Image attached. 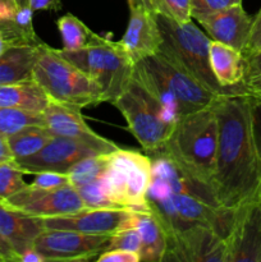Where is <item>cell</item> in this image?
I'll return each mask as SVG.
<instances>
[{
  "mask_svg": "<svg viewBox=\"0 0 261 262\" xmlns=\"http://www.w3.org/2000/svg\"><path fill=\"white\" fill-rule=\"evenodd\" d=\"M217 151L212 189L217 202L235 210L261 200V159L252 123V96L247 92L217 96Z\"/></svg>",
  "mask_w": 261,
  "mask_h": 262,
  "instance_id": "obj_1",
  "label": "cell"
},
{
  "mask_svg": "<svg viewBox=\"0 0 261 262\" xmlns=\"http://www.w3.org/2000/svg\"><path fill=\"white\" fill-rule=\"evenodd\" d=\"M135 76L159 100L174 124L184 115L210 106L217 97L160 51L137 61Z\"/></svg>",
  "mask_w": 261,
  "mask_h": 262,
  "instance_id": "obj_2",
  "label": "cell"
},
{
  "mask_svg": "<svg viewBox=\"0 0 261 262\" xmlns=\"http://www.w3.org/2000/svg\"><path fill=\"white\" fill-rule=\"evenodd\" d=\"M159 150L212 187L217 151V119L212 105L177 120Z\"/></svg>",
  "mask_w": 261,
  "mask_h": 262,
  "instance_id": "obj_3",
  "label": "cell"
},
{
  "mask_svg": "<svg viewBox=\"0 0 261 262\" xmlns=\"http://www.w3.org/2000/svg\"><path fill=\"white\" fill-rule=\"evenodd\" d=\"M156 17L163 37L159 49L161 54L216 96L247 92L245 86L225 89L217 82L210 64L211 38L192 20L178 23L165 15L158 14Z\"/></svg>",
  "mask_w": 261,
  "mask_h": 262,
  "instance_id": "obj_4",
  "label": "cell"
},
{
  "mask_svg": "<svg viewBox=\"0 0 261 262\" xmlns=\"http://www.w3.org/2000/svg\"><path fill=\"white\" fill-rule=\"evenodd\" d=\"M146 202L148 210L163 225L166 237L196 225H205L216 230L227 239L234 215V210L210 206L189 194L174 193L153 178L146 194Z\"/></svg>",
  "mask_w": 261,
  "mask_h": 262,
  "instance_id": "obj_5",
  "label": "cell"
},
{
  "mask_svg": "<svg viewBox=\"0 0 261 262\" xmlns=\"http://www.w3.org/2000/svg\"><path fill=\"white\" fill-rule=\"evenodd\" d=\"M59 53L96 82L104 102L112 104L133 78L135 63L119 41H112L95 32L84 48L76 51L60 49Z\"/></svg>",
  "mask_w": 261,
  "mask_h": 262,
  "instance_id": "obj_6",
  "label": "cell"
},
{
  "mask_svg": "<svg viewBox=\"0 0 261 262\" xmlns=\"http://www.w3.org/2000/svg\"><path fill=\"white\" fill-rule=\"evenodd\" d=\"M32 78L42 87L50 101L82 109L104 102L95 81L79 71L58 49L44 43L32 72Z\"/></svg>",
  "mask_w": 261,
  "mask_h": 262,
  "instance_id": "obj_7",
  "label": "cell"
},
{
  "mask_svg": "<svg viewBox=\"0 0 261 262\" xmlns=\"http://www.w3.org/2000/svg\"><path fill=\"white\" fill-rule=\"evenodd\" d=\"M124 117L128 130L146 154L163 147L174 123L169 120L163 105L133 73L127 89L112 102Z\"/></svg>",
  "mask_w": 261,
  "mask_h": 262,
  "instance_id": "obj_8",
  "label": "cell"
},
{
  "mask_svg": "<svg viewBox=\"0 0 261 262\" xmlns=\"http://www.w3.org/2000/svg\"><path fill=\"white\" fill-rule=\"evenodd\" d=\"M153 178V164L148 155L118 148L107 155V168L101 177L106 196L122 209L148 210L146 202Z\"/></svg>",
  "mask_w": 261,
  "mask_h": 262,
  "instance_id": "obj_9",
  "label": "cell"
},
{
  "mask_svg": "<svg viewBox=\"0 0 261 262\" xmlns=\"http://www.w3.org/2000/svg\"><path fill=\"white\" fill-rule=\"evenodd\" d=\"M112 235L45 229L33 248L45 261H90L109 250Z\"/></svg>",
  "mask_w": 261,
  "mask_h": 262,
  "instance_id": "obj_10",
  "label": "cell"
},
{
  "mask_svg": "<svg viewBox=\"0 0 261 262\" xmlns=\"http://www.w3.org/2000/svg\"><path fill=\"white\" fill-rule=\"evenodd\" d=\"M228 262L225 238L216 230L196 225L166 237L161 262Z\"/></svg>",
  "mask_w": 261,
  "mask_h": 262,
  "instance_id": "obj_11",
  "label": "cell"
},
{
  "mask_svg": "<svg viewBox=\"0 0 261 262\" xmlns=\"http://www.w3.org/2000/svg\"><path fill=\"white\" fill-rule=\"evenodd\" d=\"M3 201L14 209L38 217L60 216L86 209L78 191L71 183L51 189L40 188L31 183Z\"/></svg>",
  "mask_w": 261,
  "mask_h": 262,
  "instance_id": "obj_12",
  "label": "cell"
},
{
  "mask_svg": "<svg viewBox=\"0 0 261 262\" xmlns=\"http://www.w3.org/2000/svg\"><path fill=\"white\" fill-rule=\"evenodd\" d=\"M105 148L86 141L54 136L53 140L37 154L15 160L25 174H37L41 171L67 173L74 164L90 156L107 155Z\"/></svg>",
  "mask_w": 261,
  "mask_h": 262,
  "instance_id": "obj_13",
  "label": "cell"
},
{
  "mask_svg": "<svg viewBox=\"0 0 261 262\" xmlns=\"http://www.w3.org/2000/svg\"><path fill=\"white\" fill-rule=\"evenodd\" d=\"M225 242L228 262H261V200L234 210Z\"/></svg>",
  "mask_w": 261,
  "mask_h": 262,
  "instance_id": "obj_14",
  "label": "cell"
},
{
  "mask_svg": "<svg viewBox=\"0 0 261 262\" xmlns=\"http://www.w3.org/2000/svg\"><path fill=\"white\" fill-rule=\"evenodd\" d=\"M133 210L129 209H86L60 216L44 217L45 229L73 230L87 234H110L129 223Z\"/></svg>",
  "mask_w": 261,
  "mask_h": 262,
  "instance_id": "obj_15",
  "label": "cell"
},
{
  "mask_svg": "<svg viewBox=\"0 0 261 262\" xmlns=\"http://www.w3.org/2000/svg\"><path fill=\"white\" fill-rule=\"evenodd\" d=\"M129 10L127 30L119 42L136 64L158 53L163 42V37L156 13L143 7H132Z\"/></svg>",
  "mask_w": 261,
  "mask_h": 262,
  "instance_id": "obj_16",
  "label": "cell"
},
{
  "mask_svg": "<svg viewBox=\"0 0 261 262\" xmlns=\"http://www.w3.org/2000/svg\"><path fill=\"white\" fill-rule=\"evenodd\" d=\"M252 20L242 4L225 8L197 19L210 38L245 53L250 38Z\"/></svg>",
  "mask_w": 261,
  "mask_h": 262,
  "instance_id": "obj_17",
  "label": "cell"
},
{
  "mask_svg": "<svg viewBox=\"0 0 261 262\" xmlns=\"http://www.w3.org/2000/svg\"><path fill=\"white\" fill-rule=\"evenodd\" d=\"M81 110L78 107L50 101L48 107L42 112L44 124L54 136L86 141L105 148L110 154L118 150L119 147L114 142L101 137L91 129L84 120Z\"/></svg>",
  "mask_w": 261,
  "mask_h": 262,
  "instance_id": "obj_18",
  "label": "cell"
},
{
  "mask_svg": "<svg viewBox=\"0 0 261 262\" xmlns=\"http://www.w3.org/2000/svg\"><path fill=\"white\" fill-rule=\"evenodd\" d=\"M44 230V217L26 214L0 199V235L12 246L18 257L33 248L36 238Z\"/></svg>",
  "mask_w": 261,
  "mask_h": 262,
  "instance_id": "obj_19",
  "label": "cell"
},
{
  "mask_svg": "<svg viewBox=\"0 0 261 262\" xmlns=\"http://www.w3.org/2000/svg\"><path fill=\"white\" fill-rule=\"evenodd\" d=\"M210 64L212 73L225 89L243 86L246 71V59L243 53L211 40L210 43Z\"/></svg>",
  "mask_w": 261,
  "mask_h": 262,
  "instance_id": "obj_20",
  "label": "cell"
},
{
  "mask_svg": "<svg viewBox=\"0 0 261 262\" xmlns=\"http://www.w3.org/2000/svg\"><path fill=\"white\" fill-rule=\"evenodd\" d=\"M44 43L15 45L0 55V84L32 79L33 68Z\"/></svg>",
  "mask_w": 261,
  "mask_h": 262,
  "instance_id": "obj_21",
  "label": "cell"
},
{
  "mask_svg": "<svg viewBox=\"0 0 261 262\" xmlns=\"http://www.w3.org/2000/svg\"><path fill=\"white\" fill-rule=\"evenodd\" d=\"M130 224L137 228L141 237L140 260L161 262L166 250V233L150 210L132 211Z\"/></svg>",
  "mask_w": 261,
  "mask_h": 262,
  "instance_id": "obj_22",
  "label": "cell"
},
{
  "mask_svg": "<svg viewBox=\"0 0 261 262\" xmlns=\"http://www.w3.org/2000/svg\"><path fill=\"white\" fill-rule=\"evenodd\" d=\"M49 104L50 99L33 78L17 83L0 84V107L42 113Z\"/></svg>",
  "mask_w": 261,
  "mask_h": 262,
  "instance_id": "obj_23",
  "label": "cell"
},
{
  "mask_svg": "<svg viewBox=\"0 0 261 262\" xmlns=\"http://www.w3.org/2000/svg\"><path fill=\"white\" fill-rule=\"evenodd\" d=\"M54 138L45 125H28L8 137V143L14 160L28 158L37 154Z\"/></svg>",
  "mask_w": 261,
  "mask_h": 262,
  "instance_id": "obj_24",
  "label": "cell"
},
{
  "mask_svg": "<svg viewBox=\"0 0 261 262\" xmlns=\"http://www.w3.org/2000/svg\"><path fill=\"white\" fill-rule=\"evenodd\" d=\"M66 51H76L89 43L92 31L72 13H67L56 22Z\"/></svg>",
  "mask_w": 261,
  "mask_h": 262,
  "instance_id": "obj_25",
  "label": "cell"
},
{
  "mask_svg": "<svg viewBox=\"0 0 261 262\" xmlns=\"http://www.w3.org/2000/svg\"><path fill=\"white\" fill-rule=\"evenodd\" d=\"M109 155V154H107ZM107 155L90 156L74 164L67 173L69 176V183L73 187L84 184L101 178L107 168Z\"/></svg>",
  "mask_w": 261,
  "mask_h": 262,
  "instance_id": "obj_26",
  "label": "cell"
},
{
  "mask_svg": "<svg viewBox=\"0 0 261 262\" xmlns=\"http://www.w3.org/2000/svg\"><path fill=\"white\" fill-rule=\"evenodd\" d=\"M28 125H45L42 113L0 107V136L9 137Z\"/></svg>",
  "mask_w": 261,
  "mask_h": 262,
  "instance_id": "obj_27",
  "label": "cell"
},
{
  "mask_svg": "<svg viewBox=\"0 0 261 262\" xmlns=\"http://www.w3.org/2000/svg\"><path fill=\"white\" fill-rule=\"evenodd\" d=\"M23 174L15 160L0 164V199H8L27 186L23 181Z\"/></svg>",
  "mask_w": 261,
  "mask_h": 262,
  "instance_id": "obj_28",
  "label": "cell"
},
{
  "mask_svg": "<svg viewBox=\"0 0 261 262\" xmlns=\"http://www.w3.org/2000/svg\"><path fill=\"white\" fill-rule=\"evenodd\" d=\"M246 71L243 86L251 96L261 99V49L245 54Z\"/></svg>",
  "mask_w": 261,
  "mask_h": 262,
  "instance_id": "obj_29",
  "label": "cell"
},
{
  "mask_svg": "<svg viewBox=\"0 0 261 262\" xmlns=\"http://www.w3.org/2000/svg\"><path fill=\"white\" fill-rule=\"evenodd\" d=\"M76 189L83 200L86 207H91V209H122V207H118L106 196L104 187H102L101 178L90 182V183L78 187Z\"/></svg>",
  "mask_w": 261,
  "mask_h": 262,
  "instance_id": "obj_30",
  "label": "cell"
},
{
  "mask_svg": "<svg viewBox=\"0 0 261 262\" xmlns=\"http://www.w3.org/2000/svg\"><path fill=\"white\" fill-rule=\"evenodd\" d=\"M154 10L178 23L192 20L191 0H154Z\"/></svg>",
  "mask_w": 261,
  "mask_h": 262,
  "instance_id": "obj_31",
  "label": "cell"
},
{
  "mask_svg": "<svg viewBox=\"0 0 261 262\" xmlns=\"http://www.w3.org/2000/svg\"><path fill=\"white\" fill-rule=\"evenodd\" d=\"M127 250L132 252H137L140 255L141 250V237L137 228L130 224V219L128 225L118 230L112 235L109 250Z\"/></svg>",
  "mask_w": 261,
  "mask_h": 262,
  "instance_id": "obj_32",
  "label": "cell"
},
{
  "mask_svg": "<svg viewBox=\"0 0 261 262\" xmlns=\"http://www.w3.org/2000/svg\"><path fill=\"white\" fill-rule=\"evenodd\" d=\"M237 4H242V0H191L192 18L197 20L205 15Z\"/></svg>",
  "mask_w": 261,
  "mask_h": 262,
  "instance_id": "obj_33",
  "label": "cell"
},
{
  "mask_svg": "<svg viewBox=\"0 0 261 262\" xmlns=\"http://www.w3.org/2000/svg\"><path fill=\"white\" fill-rule=\"evenodd\" d=\"M42 41L38 37H32L23 32L22 30L14 26L8 30L0 31V55L5 53L8 49L15 45H22V43H40Z\"/></svg>",
  "mask_w": 261,
  "mask_h": 262,
  "instance_id": "obj_34",
  "label": "cell"
},
{
  "mask_svg": "<svg viewBox=\"0 0 261 262\" xmlns=\"http://www.w3.org/2000/svg\"><path fill=\"white\" fill-rule=\"evenodd\" d=\"M67 183H69L68 173H58V171H41L36 174L35 181L32 182L33 186L45 189L58 188Z\"/></svg>",
  "mask_w": 261,
  "mask_h": 262,
  "instance_id": "obj_35",
  "label": "cell"
},
{
  "mask_svg": "<svg viewBox=\"0 0 261 262\" xmlns=\"http://www.w3.org/2000/svg\"><path fill=\"white\" fill-rule=\"evenodd\" d=\"M32 15L33 10L31 9L30 5H22V7H19L17 9V13H15L13 22H14L15 26H17L19 30H22L23 32L32 36V37H37L35 30H33Z\"/></svg>",
  "mask_w": 261,
  "mask_h": 262,
  "instance_id": "obj_36",
  "label": "cell"
},
{
  "mask_svg": "<svg viewBox=\"0 0 261 262\" xmlns=\"http://www.w3.org/2000/svg\"><path fill=\"white\" fill-rule=\"evenodd\" d=\"M97 262H140V255L137 252L127 250L105 251L96 257Z\"/></svg>",
  "mask_w": 261,
  "mask_h": 262,
  "instance_id": "obj_37",
  "label": "cell"
},
{
  "mask_svg": "<svg viewBox=\"0 0 261 262\" xmlns=\"http://www.w3.org/2000/svg\"><path fill=\"white\" fill-rule=\"evenodd\" d=\"M257 49H261V9L258 10V13L252 20L250 38H248L247 48H246L243 55L253 50H257Z\"/></svg>",
  "mask_w": 261,
  "mask_h": 262,
  "instance_id": "obj_38",
  "label": "cell"
},
{
  "mask_svg": "<svg viewBox=\"0 0 261 262\" xmlns=\"http://www.w3.org/2000/svg\"><path fill=\"white\" fill-rule=\"evenodd\" d=\"M252 123L253 132H255L256 143H257L258 152L261 159V100L252 96Z\"/></svg>",
  "mask_w": 261,
  "mask_h": 262,
  "instance_id": "obj_39",
  "label": "cell"
},
{
  "mask_svg": "<svg viewBox=\"0 0 261 262\" xmlns=\"http://www.w3.org/2000/svg\"><path fill=\"white\" fill-rule=\"evenodd\" d=\"M18 8L15 0H0V20L13 22Z\"/></svg>",
  "mask_w": 261,
  "mask_h": 262,
  "instance_id": "obj_40",
  "label": "cell"
},
{
  "mask_svg": "<svg viewBox=\"0 0 261 262\" xmlns=\"http://www.w3.org/2000/svg\"><path fill=\"white\" fill-rule=\"evenodd\" d=\"M33 12L36 10H59L61 8L60 0H27Z\"/></svg>",
  "mask_w": 261,
  "mask_h": 262,
  "instance_id": "obj_41",
  "label": "cell"
},
{
  "mask_svg": "<svg viewBox=\"0 0 261 262\" xmlns=\"http://www.w3.org/2000/svg\"><path fill=\"white\" fill-rule=\"evenodd\" d=\"M0 257L4 261L19 262V257H18L17 253L14 252L12 246H10L2 235H0Z\"/></svg>",
  "mask_w": 261,
  "mask_h": 262,
  "instance_id": "obj_42",
  "label": "cell"
},
{
  "mask_svg": "<svg viewBox=\"0 0 261 262\" xmlns=\"http://www.w3.org/2000/svg\"><path fill=\"white\" fill-rule=\"evenodd\" d=\"M14 160L12 150L8 143V137L5 136H0V164L5 163V161Z\"/></svg>",
  "mask_w": 261,
  "mask_h": 262,
  "instance_id": "obj_43",
  "label": "cell"
},
{
  "mask_svg": "<svg viewBox=\"0 0 261 262\" xmlns=\"http://www.w3.org/2000/svg\"><path fill=\"white\" fill-rule=\"evenodd\" d=\"M19 262H45V260L35 248H31V250H27L20 255Z\"/></svg>",
  "mask_w": 261,
  "mask_h": 262,
  "instance_id": "obj_44",
  "label": "cell"
},
{
  "mask_svg": "<svg viewBox=\"0 0 261 262\" xmlns=\"http://www.w3.org/2000/svg\"><path fill=\"white\" fill-rule=\"evenodd\" d=\"M128 4H129V8L143 7L155 13V10H154V0H128Z\"/></svg>",
  "mask_w": 261,
  "mask_h": 262,
  "instance_id": "obj_45",
  "label": "cell"
},
{
  "mask_svg": "<svg viewBox=\"0 0 261 262\" xmlns=\"http://www.w3.org/2000/svg\"><path fill=\"white\" fill-rule=\"evenodd\" d=\"M14 22H4V20H0V31L2 30H8V28L14 27Z\"/></svg>",
  "mask_w": 261,
  "mask_h": 262,
  "instance_id": "obj_46",
  "label": "cell"
},
{
  "mask_svg": "<svg viewBox=\"0 0 261 262\" xmlns=\"http://www.w3.org/2000/svg\"><path fill=\"white\" fill-rule=\"evenodd\" d=\"M15 3L18 4V7H22V5H28L27 0H15Z\"/></svg>",
  "mask_w": 261,
  "mask_h": 262,
  "instance_id": "obj_47",
  "label": "cell"
},
{
  "mask_svg": "<svg viewBox=\"0 0 261 262\" xmlns=\"http://www.w3.org/2000/svg\"><path fill=\"white\" fill-rule=\"evenodd\" d=\"M0 262H5V261H4V260H3V258H2V257H0Z\"/></svg>",
  "mask_w": 261,
  "mask_h": 262,
  "instance_id": "obj_48",
  "label": "cell"
},
{
  "mask_svg": "<svg viewBox=\"0 0 261 262\" xmlns=\"http://www.w3.org/2000/svg\"><path fill=\"white\" fill-rule=\"evenodd\" d=\"M256 99H257V97H256ZM260 100H261V99H260Z\"/></svg>",
  "mask_w": 261,
  "mask_h": 262,
  "instance_id": "obj_49",
  "label": "cell"
}]
</instances>
